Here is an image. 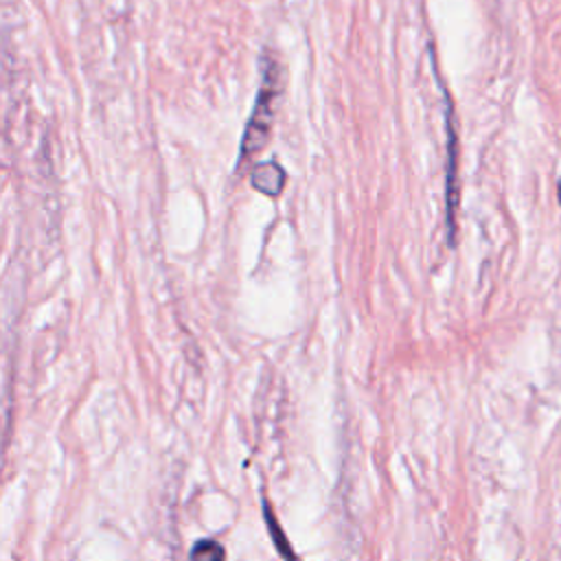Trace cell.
<instances>
[{
    "label": "cell",
    "mask_w": 561,
    "mask_h": 561,
    "mask_svg": "<svg viewBox=\"0 0 561 561\" xmlns=\"http://www.w3.org/2000/svg\"><path fill=\"white\" fill-rule=\"evenodd\" d=\"M283 92V68L278 59L267 57L263 61V79L259 85V96L252 110V116L245 125V134L241 140V158L239 164H243L248 158L261 153L265 145L270 142L272 125H274V112L276 103Z\"/></svg>",
    "instance_id": "cell-1"
},
{
    "label": "cell",
    "mask_w": 561,
    "mask_h": 561,
    "mask_svg": "<svg viewBox=\"0 0 561 561\" xmlns=\"http://www.w3.org/2000/svg\"><path fill=\"white\" fill-rule=\"evenodd\" d=\"M445 94V127H447V169H445V204H447V224H449V239L456 230V208H458V136L454 123L451 101Z\"/></svg>",
    "instance_id": "cell-2"
},
{
    "label": "cell",
    "mask_w": 561,
    "mask_h": 561,
    "mask_svg": "<svg viewBox=\"0 0 561 561\" xmlns=\"http://www.w3.org/2000/svg\"><path fill=\"white\" fill-rule=\"evenodd\" d=\"M250 182L252 186L267 195V197H278L285 188V182H287V173L285 169L278 164V162H261V164H254L252 173H250Z\"/></svg>",
    "instance_id": "cell-3"
},
{
    "label": "cell",
    "mask_w": 561,
    "mask_h": 561,
    "mask_svg": "<svg viewBox=\"0 0 561 561\" xmlns=\"http://www.w3.org/2000/svg\"><path fill=\"white\" fill-rule=\"evenodd\" d=\"M263 515H265V524H267V530H270V535H272V539H274V543H276V548H278L280 557H283L285 561H300V559L296 557V552L291 550V546L287 543V537H285V533H283L280 524L276 522L274 513L270 511L267 502L263 504Z\"/></svg>",
    "instance_id": "cell-4"
},
{
    "label": "cell",
    "mask_w": 561,
    "mask_h": 561,
    "mask_svg": "<svg viewBox=\"0 0 561 561\" xmlns=\"http://www.w3.org/2000/svg\"><path fill=\"white\" fill-rule=\"evenodd\" d=\"M191 561H226V550L213 539H199L191 548Z\"/></svg>",
    "instance_id": "cell-5"
},
{
    "label": "cell",
    "mask_w": 561,
    "mask_h": 561,
    "mask_svg": "<svg viewBox=\"0 0 561 561\" xmlns=\"http://www.w3.org/2000/svg\"><path fill=\"white\" fill-rule=\"evenodd\" d=\"M557 195H559V202H561V178H559V184H557Z\"/></svg>",
    "instance_id": "cell-6"
}]
</instances>
